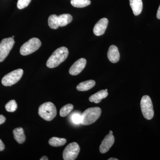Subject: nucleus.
Instances as JSON below:
<instances>
[{
    "label": "nucleus",
    "mask_w": 160,
    "mask_h": 160,
    "mask_svg": "<svg viewBox=\"0 0 160 160\" xmlns=\"http://www.w3.org/2000/svg\"><path fill=\"white\" fill-rule=\"evenodd\" d=\"M118 159L115 158H110L108 159V160H118Z\"/></svg>",
    "instance_id": "nucleus-29"
},
{
    "label": "nucleus",
    "mask_w": 160,
    "mask_h": 160,
    "mask_svg": "<svg viewBox=\"0 0 160 160\" xmlns=\"http://www.w3.org/2000/svg\"><path fill=\"white\" fill-rule=\"evenodd\" d=\"M23 70L19 69L12 71L5 75L2 79V83L3 86H10L14 85L22 78Z\"/></svg>",
    "instance_id": "nucleus-6"
},
{
    "label": "nucleus",
    "mask_w": 160,
    "mask_h": 160,
    "mask_svg": "<svg viewBox=\"0 0 160 160\" xmlns=\"http://www.w3.org/2000/svg\"><path fill=\"white\" fill-rule=\"evenodd\" d=\"M17 104L14 100H12L9 101L5 106L6 110L8 112H14L17 110Z\"/></svg>",
    "instance_id": "nucleus-22"
},
{
    "label": "nucleus",
    "mask_w": 160,
    "mask_h": 160,
    "mask_svg": "<svg viewBox=\"0 0 160 160\" xmlns=\"http://www.w3.org/2000/svg\"><path fill=\"white\" fill-rule=\"evenodd\" d=\"M108 59L112 63L118 62L120 60V53L118 47L114 45H112L109 47L108 53Z\"/></svg>",
    "instance_id": "nucleus-12"
},
{
    "label": "nucleus",
    "mask_w": 160,
    "mask_h": 160,
    "mask_svg": "<svg viewBox=\"0 0 160 160\" xmlns=\"http://www.w3.org/2000/svg\"><path fill=\"white\" fill-rule=\"evenodd\" d=\"M130 6L133 11V14L138 16L142 12L143 9L142 0H129Z\"/></svg>",
    "instance_id": "nucleus-13"
},
{
    "label": "nucleus",
    "mask_w": 160,
    "mask_h": 160,
    "mask_svg": "<svg viewBox=\"0 0 160 160\" xmlns=\"http://www.w3.org/2000/svg\"><path fill=\"white\" fill-rule=\"evenodd\" d=\"M6 121V118L2 115H0V125L3 124Z\"/></svg>",
    "instance_id": "nucleus-25"
},
{
    "label": "nucleus",
    "mask_w": 160,
    "mask_h": 160,
    "mask_svg": "<svg viewBox=\"0 0 160 160\" xmlns=\"http://www.w3.org/2000/svg\"><path fill=\"white\" fill-rule=\"evenodd\" d=\"M80 148L76 142L70 143L66 146L63 152V158L64 160H74L78 157Z\"/></svg>",
    "instance_id": "nucleus-7"
},
{
    "label": "nucleus",
    "mask_w": 160,
    "mask_h": 160,
    "mask_svg": "<svg viewBox=\"0 0 160 160\" xmlns=\"http://www.w3.org/2000/svg\"><path fill=\"white\" fill-rule=\"evenodd\" d=\"M4 149H5V145L2 141L0 139V151H3Z\"/></svg>",
    "instance_id": "nucleus-26"
},
{
    "label": "nucleus",
    "mask_w": 160,
    "mask_h": 160,
    "mask_svg": "<svg viewBox=\"0 0 160 160\" xmlns=\"http://www.w3.org/2000/svg\"><path fill=\"white\" fill-rule=\"evenodd\" d=\"M42 43L38 38H33L30 39L22 46L20 52L23 56L28 55L33 53L39 49Z\"/></svg>",
    "instance_id": "nucleus-4"
},
{
    "label": "nucleus",
    "mask_w": 160,
    "mask_h": 160,
    "mask_svg": "<svg viewBox=\"0 0 160 160\" xmlns=\"http://www.w3.org/2000/svg\"><path fill=\"white\" fill-rule=\"evenodd\" d=\"M73 109V105L71 104H67L60 109V115L62 117H65L69 115Z\"/></svg>",
    "instance_id": "nucleus-21"
},
{
    "label": "nucleus",
    "mask_w": 160,
    "mask_h": 160,
    "mask_svg": "<svg viewBox=\"0 0 160 160\" xmlns=\"http://www.w3.org/2000/svg\"><path fill=\"white\" fill-rule=\"evenodd\" d=\"M108 19L106 18H103L100 19L95 25L93 28V33L97 36L104 34L108 26Z\"/></svg>",
    "instance_id": "nucleus-11"
},
{
    "label": "nucleus",
    "mask_w": 160,
    "mask_h": 160,
    "mask_svg": "<svg viewBox=\"0 0 160 160\" xmlns=\"http://www.w3.org/2000/svg\"><path fill=\"white\" fill-rule=\"evenodd\" d=\"M31 0H18L17 7L19 9H22L27 7Z\"/></svg>",
    "instance_id": "nucleus-24"
},
{
    "label": "nucleus",
    "mask_w": 160,
    "mask_h": 160,
    "mask_svg": "<svg viewBox=\"0 0 160 160\" xmlns=\"http://www.w3.org/2000/svg\"><path fill=\"white\" fill-rule=\"evenodd\" d=\"M108 93L105 90H102L92 95L89 98V101L96 104L99 103L102 100L108 96Z\"/></svg>",
    "instance_id": "nucleus-14"
},
{
    "label": "nucleus",
    "mask_w": 160,
    "mask_h": 160,
    "mask_svg": "<svg viewBox=\"0 0 160 160\" xmlns=\"http://www.w3.org/2000/svg\"><path fill=\"white\" fill-rule=\"evenodd\" d=\"M15 42L12 38H5L0 43V62H3L9 54Z\"/></svg>",
    "instance_id": "nucleus-8"
},
{
    "label": "nucleus",
    "mask_w": 160,
    "mask_h": 160,
    "mask_svg": "<svg viewBox=\"0 0 160 160\" xmlns=\"http://www.w3.org/2000/svg\"><path fill=\"white\" fill-rule=\"evenodd\" d=\"M109 133H110V134H112L113 133V132H112V131H111V130H110V131H109Z\"/></svg>",
    "instance_id": "nucleus-30"
},
{
    "label": "nucleus",
    "mask_w": 160,
    "mask_h": 160,
    "mask_svg": "<svg viewBox=\"0 0 160 160\" xmlns=\"http://www.w3.org/2000/svg\"><path fill=\"white\" fill-rule=\"evenodd\" d=\"M72 20V16L69 14H63L58 16V21L60 27L66 26L71 22Z\"/></svg>",
    "instance_id": "nucleus-17"
},
{
    "label": "nucleus",
    "mask_w": 160,
    "mask_h": 160,
    "mask_svg": "<svg viewBox=\"0 0 160 160\" xmlns=\"http://www.w3.org/2000/svg\"><path fill=\"white\" fill-rule=\"evenodd\" d=\"M95 84V82L93 80H88L79 84L77 86V89L79 91H88L93 88Z\"/></svg>",
    "instance_id": "nucleus-15"
},
{
    "label": "nucleus",
    "mask_w": 160,
    "mask_h": 160,
    "mask_svg": "<svg viewBox=\"0 0 160 160\" xmlns=\"http://www.w3.org/2000/svg\"><path fill=\"white\" fill-rule=\"evenodd\" d=\"M157 17L158 19H160V5L158 9V10L157 14Z\"/></svg>",
    "instance_id": "nucleus-27"
},
{
    "label": "nucleus",
    "mask_w": 160,
    "mask_h": 160,
    "mask_svg": "<svg viewBox=\"0 0 160 160\" xmlns=\"http://www.w3.org/2000/svg\"><path fill=\"white\" fill-rule=\"evenodd\" d=\"M15 140L19 144H22L26 141V136L24 130L21 127L16 128L13 131Z\"/></svg>",
    "instance_id": "nucleus-16"
},
{
    "label": "nucleus",
    "mask_w": 160,
    "mask_h": 160,
    "mask_svg": "<svg viewBox=\"0 0 160 160\" xmlns=\"http://www.w3.org/2000/svg\"><path fill=\"white\" fill-rule=\"evenodd\" d=\"M105 90H106V91H108V89H105Z\"/></svg>",
    "instance_id": "nucleus-31"
},
{
    "label": "nucleus",
    "mask_w": 160,
    "mask_h": 160,
    "mask_svg": "<svg viewBox=\"0 0 160 160\" xmlns=\"http://www.w3.org/2000/svg\"><path fill=\"white\" fill-rule=\"evenodd\" d=\"M48 158L46 156H43L40 159V160H48Z\"/></svg>",
    "instance_id": "nucleus-28"
},
{
    "label": "nucleus",
    "mask_w": 160,
    "mask_h": 160,
    "mask_svg": "<svg viewBox=\"0 0 160 160\" xmlns=\"http://www.w3.org/2000/svg\"><path fill=\"white\" fill-rule=\"evenodd\" d=\"M71 5L76 8H83L91 4L90 0H71Z\"/></svg>",
    "instance_id": "nucleus-19"
},
{
    "label": "nucleus",
    "mask_w": 160,
    "mask_h": 160,
    "mask_svg": "<svg viewBox=\"0 0 160 160\" xmlns=\"http://www.w3.org/2000/svg\"><path fill=\"white\" fill-rule=\"evenodd\" d=\"M86 59L81 58L77 60L70 67L69 70V74L72 76L79 74L86 67Z\"/></svg>",
    "instance_id": "nucleus-9"
},
{
    "label": "nucleus",
    "mask_w": 160,
    "mask_h": 160,
    "mask_svg": "<svg viewBox=\"0 0 160 160\" xmlns=\"http://www.w3.org/2000/svg\"><path fill=\"white\" fill-rule=\"evenodd\" d=\"M48 25L50 28L52 29H57L59 27L58 16L56 15H51L48 19Z\"/></svg>",
    "instance_id": "nucleus-20"
},
{
    "label": "nucleus",
    "mask_w": 160,
    "mask_h": 160,
    "mask_svg": "<svg viewBox=\"0 0 160 160\" xmlns=\"http://www.w3.org/2000/svg\"><path fill=\"white\" fill-rule=\"evenodd\" d=\"M141 108L144 118L147 120H151L154 116L153 105L149 96L145 95L141 101Z\"/></svg>",
    "instance_id": "nucleus-5"
},
{
    "label": "nucleus",
    "mask_w": 160,
    "mask_h": 160,
    "mask_svg": "<svg viewBox=\"0 0 160 160\" xmlns=\"http://www.w3.org/2000/svg\"><path fill=\"white\" fill-rule=\"evenodd\" d=\"M101 113L102 110L99 107L88 108L82 114L81 124L84 126L91 125L99 118Z\"/></svg>",
    "instance_id": "nucleus-2"
},
{
    "label": "nucleus",
    "mask_w": 160,
    "mask_h": 160,
    "mask_svg": "<svg viewBox=\"0 0 160 160\" xmlns=\"http://www.w3.org/2000/svg\"><path fill=\"white\" fill-rule=\"evenodd\" d=\"M66 139L62 138L57 137H52L51 138L49 141V145L53 147H60L64 146L66 143Z\"/></svg>",
    "instance_id": "nucleus-18"
},
{
    "label": "nucleus",
    "mask_w": 160,
    "mask_h": 160,
    "mask_svg": "<svg viewBox=\"0 0 160 160\" xmlns=\"http://www.w3.org/2000/svg\"><path fill=\"white\" fill-rule=\"evenodd\" d=\"M69 55L68 49L66 47H61L57 49L47 60L46 66L49 68L57 67L65 61Z\"/></svg>",
    "instance_id": "nucleus-1"
},
{
    "label": "nucleus",
    "mask_w": 160,
    "mask_h": 160,
    "mask_svg": "<svg viewBox=\"0 0 160 160\" xmlns=\"http://www.w3.org/2000/svg\"><path fill=\"white\" fill-rule=\"evenodd\" d=\"M57 113L56 107L51 102L44 103L40 106L38 109V114L46 121H52L56 116Z\"/></svg>",
    "instance_id": "nucleus-3"
},
{
    "label": "nucleus",
    "mask_w": 160,
    "mask_h": 160,
    "mask_svg": "<svg viewBox=\"0 0 160 160\" xmlns=\"http://www.w3.org/2000/svg\"><path fill=\"white\" fill-rule=\"evenodd\" d=\"M71 119L74 124H80L82 122V115L78 113H73L71 115Z\"/></svg>",
    "instance_id": "nucleus-23"
},
{
    "label": "nucleus",
    "mask_w": 160,
    "mask_h": 160,
    "mask_svg": "<svg viewBox=\"0 0 160 160\" xmlns=\"http://www.w3.org/2000/svg\"><path fill=\"white\" fill-rule=\"evenodd\" d=\"M12 38H14V36H12Z\"/></svg>",
    "instance_id": "nucleus-32"
},
{
    "label": "nucleus",
    "mask_w": 160,
    "mask_h": 160,
    "mask_svg": "<svg viewBox=\"0 0 160 160\" xmlns=\"http://www.w3.org/2000/svg\"><path fill=\"white\" fill-rule=\"evenodd\" d=\"M114 137L112 134L107 135L103 139L100 146L99 150L101 153H105L109 151L114 143Z\"/></svg>",
    "instance_id": "nucleus-10"
}]
</instances>
